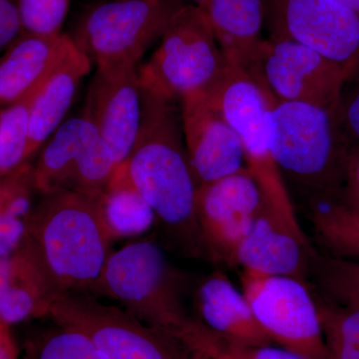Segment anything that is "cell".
Instances as JSON below:
<instances>
[{"label":"cell","instance_id":"obj_1","mask_svg":"<svg viewBox=\"0 0 359 359\" xmlns=\"http://www.w3.org/2000/svg\"><path fill=\"white\" fill-rule=\"evenodd\" d=\"M175 103L143 90L140 130L119 166L152 208L168 243L184 256L209 261L198 223L199 185Z\"/></svg>","mask_w":359,"mask_h":359},{"label":"cell","instance_id":"obj_2","mask_svg":"<svg viewBox=\"0 0 359 359\" xmlns=\"http://www.w3.org/2000/svg\"><path fill=\"white\" fill-rule=\"evenodd\" d=\"M23 242L39 257L59 294L95 295L112 243L95 195L59 192L33 205Z\"/></svg>","mask_w":359,"mask_h":359},{"label":"cell","instance_id":"obj_3","mask_svg":"<svg viewBox=\"0 0 359 359\" xmlns=\"http://www.w3.org/2000/svg\"><path fill=\"white\" fill-rule=\"evenodd\" d=\"M195 283L158 243L143 238L113 250L95 295L112 299L142 323L180 341L194 320L189 301Z\"/></svg>","mask_w":359,"mask_h":359},{"label":"cell","instance_id":"obj_4","mask_svg":"<svg viewBox=\"0 0 359 359\" xmlns=\"http://www.w3.org/2000/svg\"><path fill=\"white\" fill-rule=\"evenodd\" d=\"M266 124L271 155L283 179L301 188L308 201L339 192L349 149L334 110L309 103L276 102L266 113Z\"/></svg>","mask_w":359,"mask_h":359},{"label":"cell","instance_id":"obj_5","mask_svg":"<svg viewBox=\"0 0 359 359\" xmlns=\"http://www.w3.org/2000/svg\"><path fill=\"white\" fill-rule=\"evenodd\" d=\"M205 92L240 137L245 167L261 189L264 207L292 226H301L269 148L266 116L276 99L247 71L229 65Z\"/></svg>","mask_w":359,"mask_h":359},{"label":"cell","instance_id":"obj_6","mask_svg":"<svg viewBox=\"0 0 359 359\" xmlns=\"http://www.w3.org/2000/svg\"><path fill=\"white\" fill-rule=\"evenodd\" d=\"M226 65L205 11L184 4L152 57L138 71L143 90L176 102L205 91Z\"/></svg>","mask_w":359,"mask_h":359},{"label":"cell","instance_id":"obj_7","mask_svg":"<svg viewBox=\"0 0 359 359\" xmlns=\"http://www.w3.org/2000/svg\"><path fill=\"white\" fill-rule=\"evenodd\" d=\"M183 4L182 0H110L90 8L69 35L97 68L138 66Z\"/></svg>","mask_w":359,"mask_h":359},{"label":"cell","instance_id":"obj_8","mask_svg":"<svg viewBox=\"0 0 359 359\" xmlns=\"http://www.w3.org/2000/svg\"><path fill=\"white\" fill-rule=\"evenodd\" d=\"M49 318L83 332L108 359H185L189 353L178 339L88 292L59 295Z\"/></svg>","mask_w":359,"mask_h":359},{"label":"cell","instance_id":"obj_9","mask_svg":"<svg viewBox=\"0 0 359 359\" xmlns=\"http://www.w3.org/2000/svg\"><path fill=\"white\" fill-rule=\"evenodd\" d=\"M241 285L273 344L309 359H330L311 283L292 276L242 271Z\"/></svg>","mask_w":359,"mask_h":359},{"label":"cell","instance_id":"obj_10","mask_svg":"<svg viewBox=\"0 0 359 359\" xmlns=\"http://www.w3.org/2000/svg\"><path fill=\"white\" fill-rule=\"evenodd\" d=\"M117 168L112 150L82 113L63 122L46 141L33 166V178L41 196L96 195L109 185Z\"/></svg>","mask_w":359,"mask_h":359},{"label":"cell","instance_id":"obj_11","mask_svg":"<svg viewBox=\"0 0 359 359\" xmlns=\"http://www.w3.org/2000/svg\"><path fill=\"white\" fill-rule=\"evenodd\" d=\"M273 39L306 45L344 70L359 75V11L337 0H264Z\"/></svg>","mask_w":359,"mask_h":359},{"label":"cell","instance_id":"obj_12","mask_svg":"<svg viewBox=\"0 0 359 359\" xmlns=\"http://www.w3.org/2000/svg\"><path fill=\"white\" fill-rule=\"evenodd\" d=\"M247 72L276 102L313 104L334 110L346 82L344 70L318 52L290 39H263Z\"/></svg>","mask_w":359,"mask_h":359},{"label":"cell","instance_id":"obj_13","mask_svg":"<svg viewBox=\"0 0 359 359\" xmlns=\"http://www.w3.org/2000/svg\"><path fill=\"white\" fill-rule=\"evenodd\" d=\"M263 205L261 189L247 167L199 187L198 223L211 263L236 268L238 247Z\"/></svg>","mask_w":359,"mask_h":359},{"label":"cell","instance_id":"obj_14","mask_svg":"<svg viewBox=\"0 0 359 359\" xmlns=\"http://www.w3.org/2000/svg\"><path fill=\"white\" fill-rule=\"evenodd\" d=\"M137 65L97 68L83 114L112 150L118 166L128 157L140 130L143 88Z\"/></svg>","mask_w":359,"mask_h":359},{"label":"cell","instance_id":"obj_15","mask_svg":"<svg viewBox=\"0 0 359 359\" xmlns=\"http://www.w3.org/2000/svg\"><path fill=\"white\" fill-rule=\"evenodd\" d=\"M180 103L187 154L199 187L245 167L240 137L205 91L185 97Z\"/></svg>","mask_w":359,"mask_h":359},{"label":"cell","instance_id":"obj_16","mask_svg":"<svg viewBox=\"0 0 359 359\" xmlns=\"http://www.w3.org/2000/svg\"><path fill=\"white\" fill-rule=\"evenodd\" d=\"M316 250L302 226H292L263 205L238 247L236 268L309 282Z\"/></svg>","mask_w":359,"mask_h":359},{"label":"cell","instance_id":"obj_17","mask_svg":"<svg viewBox=\"0 0 359 359\" xmlns=\"http://www.w3.org/2000/svg\"><path fill=\"white\" fill-rule=\"evenodd\" d=\"M191 302L194 318L215 337L236 346L273 344L259 327L243 290L223 269L196 280Z\"/></svg>","mask_w":359,"mask_h":359},{"label":"cell","instance_id":"obj_18","mask_svg":"<svg viewBox=\"0 0 359 359\" xmlns=\"http://www.w3.org/2000/svg\"><path fill=\"white\" fill-rule=\"evenodd\" d=\"M59 295L39 257L25 242L0 257V323L11 327L49 318Z\"/></svg>","mask_w":359,"mask_h":359},{"label":"cell","instance_id":"obj_19","mask_svg":"<svg viewBox=\"0 0 359 359\" xmlns=\"http://www.w3.org/2000/svg\"><path fill=\"white\" fill-rule=\"evenodd\" d=\"M89 58L71 42L41 84L33 102L28 133L27 161L43 147L63 123L80 84L91 70Z\"/></svg>","mask_w":359,"mask_h":359},{"label":"cell","instance_id":"obj_20","mask_svg":"<svg viewBox=\"0 0 359 359\" xmlns=\"http://www.w3.org/2000/svg\"><path fill=\"white\" fill-rule=\"evenodd\" d=\"M72 42L69 34H20L0 58V109L13 105L43 82Z\"/></svg>","mask_w":359,"mask_h":359},{"label":"cell","instance_id":"obj_21","mask_svg":"<svg viewBox=\"0 0 359 359\" xmlns=\"http://www.w3.org/2000/svg\"><path fill=\"white\" fill-rule=\"evenodd\" d=\"M202 9L226 63L247 71L264 39V0H208Z\"/></svg>","mask_w":359,"mask_h":359},{"label":"cell","instance_id":"obj_22","mask_svg":"<svg viewBox=\"0 0 359 359\" xmlns=\"http://www.w3.org/2000/svg\"><path fill=\"white\" fill-rule=\"evenodd\" d=\"M95 197L113 241L140 236L156 223L152 208L121 166H118L109 185Z\"/></svg>","mask_w":359,"mask_h":359},{"label":"cell","instance_id":"obj_23","mask_svg":"<svg viewBox=\"0 0 359 359\" xmlns=\"http://www.w3.org/2000/svg\"><path fill=\"white\" fill-rule=\"evenodd\" d=\"M34 193L37 192L30 162L0 177V257L22 244Z\"/></svg>","mask_w":359,"mask_h":359},{"label":"cell","instance_id":"obj_24","mask_svg":"<svg viewBox=\"0 0 359 359\" xmlns=\"http://www.w3.org/2000/svg\"><path fill=\"white\" fill-rule=\"evenodd\" d=\"M309 221L320 250L328 256L359 259V211L328 199L308 203Z\"/></svg>","mask_w":359,"mask_h":359},{"label":"cell","instance_id":"obj_25","mask_svg":"<svg viewBox=\"0 0 359 359\" xmlns=\"http://www.w3.org/2000/svg\"><path fill=\"white\" fill-rule=\"evenodd\" d=\"M330 359H359V306L337 302L313 290Z\"/></svg>","mask_w":359,"mask_h":359},{"label":"cell","instance_id":"obj_26","mask_svg":"<svg viewBox=\"0 0 359 359\" xmlns=\"http://www.w3.org/2000/svg\"><path fill=\"white\" fill-rule=\"evenodd\" d=\"M309 283L320 294L341 304L359 306V262L323 254L316 249Z\"/></svg>","mask_w":359,"mask_h":359},{"label":"cell","instance_id":"obj_27","mask_svg":"<svg viewBox=\"0 0 359 359\" xmlns=\"http://www.w3.org/2000/svg\"><path fill=\"white\" fill-rule=\"evenodd\" d=\"M42 83L43 82L21 100L0 109V177L29 162L26 158V151L30 114Z\"/></svg>","mask_w":359,"mask_h":359},{"label":"cell","instance_id":"obj_28","mask_svg":"<svg viewBox=\"0 0 359 359\" xmlns=\"http://www.w3.org/2000/svg\"><path fill=\"white\" fill-rule=\"evenodd\" d=\"M25 344V359H108L87 335L54 323Z\"/></svg>","mask_w":359,"mask_h":359},{"label":"cell","instance_id":"obj_29","mask_svg":"<svg viewBox=\"0 0 359 359\" xmlns=\"http://www.w3.org/2000/svg\"><path fill=\"white\" fill-rule=\"evenodd\" d=\"M71 0H18L21 32L53 36L60 34Z\"/></svg>","mask_w":359,"mask_h":359},{"label":"cell","instance_id":"obj_30","mask_svg":"<svg viewBox=\"0 0 359 359\" xmlns=\"http://www.w3.org/2000/svg\"><path fill=\"white\" fill-rule=\"evenodd\" d=\"M334 113L349 153L359 150V75L346 82Z\"/></svg>","mask_w":359,"mask_h":359},{"label":"cell","instance_id":"obj_31","mask_svg":"<svg viewBox=\"0 0 359 359\" xmlns=\"http://www.w3.org/2000/svg\"><path fill=\"white\" fill-rule=\"evenodd\" d=\"M182 339V344L188 351L200 354L205 358L238 359L228 348L223 340L208 332L196 320Z\"/></svg>","mask_w":359,"mask_h":359},{"label":"cell","instance_id":"obj_32","mask_svg":"<svg viewBox=\"0 0 359 359\" xmlns=\"http://www.w3.org/2000/svg\"><path fill=\"white\" fill-rule=\"evenodd\" d=\"M320 199L332 200L346 209L359 211V150L349 153L341 189Z\"/></svg>","mask_w":359,"mask_h":359},{"label":"cell","instance_id":"obj_33","mask_svg":"<svg viewBox=\"0 0 359 359\" xmlns=\"http://www.w3.org/2000/svg\"><path fill=\"white\" fill-rule=\"evenodd\" d=\"M223 341L238 359H309L275 344L244 346Z\"/></svg>","mask_w":359,"mask_h":359},{"label":"cell","instance_id":"obj_34","mask_svg":"<svg viewBox=\"0 0 359 359\" xmlns=\"http://www.w3.org/2000/svg\"><path fill=\"white\" fill-rule=\"evenodd\" d=\"M20 32L18 0H0V50L8 47Z\"/></svg>","mask_w":359,"mask_h":359},{"label":"cell","instance_id":"obj_35","mask_svg":"<svg viewBox=\"0 0 359 359\" xmlns=\"http://www.w3.org/2000/svg\"><path fill=\"white\" fill-rule=\"evenodd\" d=\"M20 353L11 327L0 323V359H18Z\"/></svg>","mask_w":359,"mask_h":359},{"label":"cell","instance_id":"obj_36","mask_svg":"<svg viewBox=\"0 0 359 359\" xmlns=\"http://www.w3.org/2000/svg\"><path fill=\"white\" fill-rule=\"evenodd\" d=\"M337 1L341 2V4H346V6L351 7V8L359 11V0H337Z\"/></svg>","mask_w":359,"mask_h":359},{"label":"cell","instance_id":"obj_37","mask_svg":"<svg viewBox=\"0 0 359 359\" xmlns=\"http://www.w3.org/2000/svg\"><path fill=\"white\" fill-rule=\"evenodd\" d=\"M185 359H207L205 358L204 356L200 355V354L192 353V351H189L188 355L186 356Z\"/></svg>","mask_w":359,"mask_h":359},{"label":"cell","instance_id":"obj_38","mask_svg":"<svg viewBox=\"0 0 359 359\" xmlns=\"http://www.w3.org/2000/svg\"><path fill=\"white\" fill-rule=\"evenodd\" d=\"M194 2V4L195 6L201 7V8H203L205 6V4H207L208 0H192Z\"/></svg>","mask_w":359,"mask_h":359}]
</instances>
